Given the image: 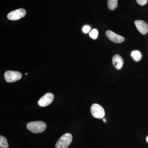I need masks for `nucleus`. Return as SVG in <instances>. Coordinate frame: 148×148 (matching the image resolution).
Wrapping results in <instances>:
<instances>
[{"label":"nucleus","instance_id":"1","mask_svg":"<svg viewBox=\"0 0 148 148\" xmlns=\"http://www.w3.org/2000/svg\"><path fill=\"white\" fill-rule=\"evenodd\" d=\"M27 129L33 133H41L45 130L47 127L46 124L42 121L30 122L27 125Z\"/></svg>","mask_w":148,"mask_h":148},{"label":"nucleus","instance_id":"2","mask_svg":"<svg viewBox=\"0 0 148 148\" xmlns=\"http://www.w3.org/2000/svg\"><path fill=\"white\" fill-rule=\"evenodd\" d=\"M73 141V136L70 133L64 134L59 138L56 144L55 148H68Z\"/></svg>","mask_w":148,"mask_h":148},{"label":"nucleus","instance_id":"3","mask_svg":"<svg viewBox=\"0 0 148 148\" xmlns=\"http://www.w3.org/2000/svg\"><path fill=\"white\" fill-rule=\"evenodd\" d=\"M4 77L7 82H14L21 79L22 74L19 72L8 71L5 73Z\"/></svg>","mask_w":148,"mask_h":148},{"label":"nucleus","instance_id":"4","mask_svg":"<svg viewBox=\"0 0 148 148\" xmlns=\"http://www.w3.org/2000/svg\"><path fill=\"white\" fill-rule=\"evenodd\" d=\"M90 111L92 116L95 118L102 119L105 116V111L104 108L98 104H92L90 108Z\"/></svg>","mask_w":148,"mask_h":148},{"label":"nucleus","instance_id":"5","mask_svg":"<svg viewBox=\"0 0 148 148\" xmlns=\"http://www.w3.org/2000/svg\"><path fill=\"white\" fill-rule=\"evenodd\" d=\"M26 11L23 8H19L11 12L8 14L7 18L12 21H16L26 16Z\"/></svg>","mask_w":148,"mask_h":148},{"label":"nucleus","instance_id":"6","mask_svg":"<svg viewBox=\"0 0 148 148\" xmlns=\"http://www.w3.org/2000/svg\"><path fill=\"white\" fill-rule=\"evenodd\" d=\"M54 95L52 93L48 92L46 93L38 101L39 106L42 107H45L49 106L53 102Z\"/></svg>","mask_w":148,"mask_h":148},{"label":"nucleus","instance_id":"7","mask_svg":"<svg viewBox=\"0 0 148 148\" xmlns=\"http://www.w3.org/2000/svg\"><path fill=\"white\" fill-rule=\"evenodd\" d=\"M106 35L110 40L115 43H121L125 41L124 37L116 34L110 30L106 31Z\"/></svg>","mask_w":148,"mask_h":148},{"label":"nucleus","instance_id":"8","mask_svg":"<svg viewBox=\"0 0 148 148\" xmlns=\"http://www.w3.org/2000/svg\"><path fill=\"white\" fill-rule=\"evenodd\" d=\"M135 24L139 32L143 35H145L148 32V25L143 20H138L135 21Z\"/></svg>","mask_w":148,"mask_h":148},{"label":"nucleus","instance_id":"9","mask_svg":"<svg viewBox=\"0 0 148 148\" xmlns=\"http://www.w3.org/2000/svg\"><path fill=\"white\" fill-rule=\"evenodd\" d=\"M113 65L117 70H120L122 68L124 64L123 59L119 54L114 55L112 59Z\"/></svg>","mask_w":148,"mask_h":148},{"label":"nucleus","instance_id":"10","mask_svg":"<svg viewBox=\"0 0 148 148\" xmlns=\"http://www.w3.org/2000/svg\"><path fill=\"white\" fill-rule=\"evenodd\" d=\"M130 56L133 60L136 62H138L140 61L142 58V53L138 50L133 51L131 52Z\"/></svg>","mask_w":148,"mask_h":148},{"label":"nucleus","instance_id":"11","mask_svg":"<svg viewBox=\"0 0 148 148\" xmlns=\"http://www.w3.org/2000/svg\"><path fill=\"white\" fill-rule=\"evenodd\" d=\"M108 4L109 9L114 10L118 7V0H108Z\"/></svg>","mask_w":148,"mask_h":148},{"label":"nucleus","instance_id":"12","mask_svg":"<svg viewBox=\"0 0 148 148\" xmlns=\"http://www.w3.org/2000/svg\"><path fill=\"white\" fill-rule=\"evenodd\" d=\"M0 147L1 148H8L9 145L7 140L5 137L0 136Z\"/></svg>","mask_w":148,"mask_h":148},{"label":"nucleus","instance_id":"13","mask_svg":"<svg viewBox=\"0 0 148 148\" xmlns=\"http://www.w3.org/2000/svg\"><path fill=\"white\" fill-rule=\"evenodd\" d=\"M98 32L96 29H93L91 32L89 33V36L93 39H96L98 37Z\"/></svg>","mask_w":148,"mask_h":148},{"label":"nucleus","instance_id":"14","mask_svg":"<svg viewBox=\"0 0 148 148\" xmlns=\"http://www.w3.org/2000/svg\"><path fill=\"white\" fill-rule=\"evenodd\" d=\"M148 0H136L137 3L140 5L144 6L147 4Z\"/></svg>","mask_w":148,"mask_h":148},{"label":"nucleus","instance_id":"15","mask_svg":"<svg viewBox=\"0 0 148 148\" xmlns=\"http://www.w3.org/2000/svg\"><path fill=\"white\" fill-rule=\"evenodd\" d=\"M90 28L88 26H85L82 29L83 32L85 33H88L90 31Z\"/></svg>","mask_w":148,"mask_h":148},{"label":"nucleus","instance_id":"16","mask_svg":"<svg viewBox=\"0 0 148 148\" xmlns=\"http://www.w3.org/2000/svg\"><path fill=\"white\" fill-rule=\"evenodd\" d=\"M146 141L148 143V136L146 138Z\"/></svg>","mask_w":148,"mask_h":148},{"label":"nucleus","instance_id":"17","mask_svg":"<svg viewBox=\"0 0 148 148\" xmlns=\"http://www.w3.org/2000/svg\"><path fill=\"white\" fill-rule=\"evenodd\" d=\"M103 121L105 122H106V119H103Z\"/></svg>","mask_w":148,"mask_h":148},{"label":"nucleus","instance_id":"18","mask_svg":"<svg viewBox=\"0 0 148 148\" xmlns=\"http://www.w3.org/2000/svg\"><path fill=\"white\" fill-rule=\"evenodd\" d=\"M27 74H28V73H26V75H27Z\"/></svg>","mask_w":148,"mask_h":148}]
</instances>
